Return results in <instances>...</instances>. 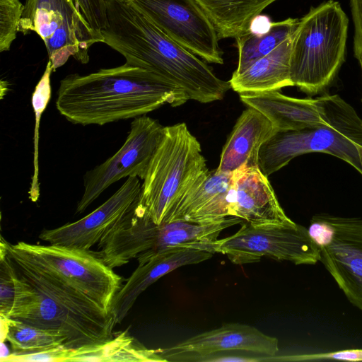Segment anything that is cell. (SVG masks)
<instances>
[{
    "instance_id": "2e32d148",
    "label": "cell",
    "mask_w": 362,
    "mask_h": 362,
    "mask_svg": "<svg viewBox=\"0 0 362 362\" xmlns=\"http://www.w3.org/2000/svg\"><path fill=\"white\" fill-rule=\"evenodd\" d=\"M213 243L169 248L138 267L115 294L110 308L116 324L127 316L138 297L164 275L182 266L198 264L214 256Z\"/></svg>"
},
{
    "instance_id": "d6a6232c",
    "label": "cell",
    "mask_w": 362,
    "mask_h": 362,
    "mask_svg": "<svg viewBox=\"0 0 362 362\" xmlns=\"http://www.w3.org/2000/svg\"><path fill=\"white\" fill-rule=\"evenodd\" d=\"M10 318L0 315V341H6L9 331Z\"/></svg>"
},
{
    "instance_id": "7c38bea8",
    "label": "cell",
    "mask_w": 362,
    "mask_h": 362,
    "mask_svg": "<svg viewBox=\"0 0 362 362\" xmlns=\"http://www.w3.org/2000/svg\"><path fill=\"white\" fill-rule=\"evenodd\" d=\"M164 127L146 115L134 118L122 147L105 162L83 176V193L76 214L83 213L107 187L119 180H144L150 161L162 138Z\"/></svg>"
},
{
    "instance_id": "1f68e13d",
    "label": "cell",
    "mask_w": 362,
    "mask_h": 362,
    "mask_svg": "<svg viewBox=\"0 0 362 362\" xmlns=\"http://www.w3.org/2000/svg\"><path fill=\"white\" fill-rule=\"evenodd\" d=\"M350 8L354 26V54L362 59V0H350Z\"/></svg>"
},
{
    "instance_id": "4dcf8cb0",
    "label": "cell",
    "mask_w": 362,
    "mask_h": 362,
    "mask_svg": "<svg viewBox=\"0 0 362 362\" xmlns=\"http://www.w3.org/2000/svg\"><path fill=\"white\" fill-rule=\"evenodd\" d=\"M296 359L297 361L325 359L362 361V349H345L318 354H298L296 356Z\"/></svg>"
},
{
    "instance_id": "6da1fadb",
    "label": "cell",
    "mask_w": 362,
    "mask_h": 362,
    "mask_svg": "<svg viewBox=\"0 0 362 362\" xmlns=\"http://www.w3.org/2000/svg\"><path fill=\"white\" fill-rule=\"evenodd\" d=\"M189 100L186 93L159 75L124 64L86 75H67L60 81L56 107L72 124L102 126Z\"/></svg>"
},
{
    "instance_id": "e0dca14e",
    "label": "cell",
    "mask_w": 362,
    "mask_h": 362,
    "mask_svg": "<svg viewBox=\"0 0 362 362\" xmlns=\"http://www.w3.org/2000/svg\"><path fill=\"white\" fill-rule=\"evenodd\" d=\"M228 216L257 224L292 221L281 208L267 176L259 166H243L233 173Z\"/></svg>"
},
{
    "instance_id": "d6986e66",
    "label": "cell",
    "mask_w": 362,
    "mask_h": 362,
    "mask_svg": "<svg viewBox=\"0 0 362 362\" xmlns=\"http://www.w3.org/2000/svg\"><path fill=\"white\" fill-rule=\"evenodd\" d=\"M277 132L264 114L248 107L237 119L223 147L216 170L233 173L243 166H259L261 146Z\"/></svg>"
},
{
    "instance_id": "cb8c5ba5",
    "label": "cell",
    "mask_w": 362,
    "mask_h": 362,
    "mask_svg": "<svg viewBox=\"0 0 362 362\" xmlns=\"http://www.w3.org/2000/svg\"><path fill=\"white\" fill-rule=\"evenodd\" d=\"M298 23V18H288L272 22L268 30L264 33H256L250 30L235 38L238 63L233 74L242 73L255 62L273 51L294 33Z\"/></svg>"
},
{
    "instance_id": "83f0119b",
    "label": "cell",
    "mask_w": 362,
    "mask_h": 362,
    "mask_svg": "<svg viewBox=\"0 0 362 362\" xmlns=\"http://www.w3.org/2000/svg\"><path fill=\"white\" fill-rule=\"evenodd\" d=\"M14 268L8 257L0 256V315L8 318L14 300Z\"/></svg>"
},
{
    "instance_id": "ba28073f",
    "label": "cell",
    "mask_w": 362,
    "mask_h": 362,
    "mask_svg": "<svg viewBox=\"0 0 362 362\" xmlns=\"http://www.w3.org/2000/svg\"><path fill=\"white\" fill-rule=\"evenodd\" d=\"M5 246L12 262L65 283L110 312L122 278L95 253L52 244H11L6 240Z\"/></svg>"
},
{
    "instance_id": "ac0fdd59",
    "label": "cell",
    "mask_w": 362,
    "mask_h": 362,
    "mask_svg": "<svg viewBox=\"0 0 362 362\" xmlns=\"http://www.w3.org/2000/svg\"><path fill=\"white\" fill-rule=\"evenodd\" d=\"M233 173L206 170L187 189L169 210L163 223L187 221L216 222L228 216Z\"/></svg>"
},
{
    "instance_id": "484cf974",
    "label": "cell",
    "mask_w": 362,
    "mask_h": 362,
    "mask_svg": "<svg viewBox=\"0 0 362 362\" xmlns=\"http://www.w3.org/2000/svg\"><path fill=\"white\" fill-rule=\"evenodd\" d=\"M52 63L48 61L45 70L35 87L31 97V104L35 113L33 174L28 191L29 197L36 202L40 196L38 141L39 126L42 112L46 109L52 94L51 75L53 72Z\"/></svg>"
},
{
    "instance_id": "836d02e7",
    "label": "cell",
    "mask_w": 362,
    "mask_h": 362,
    "mask_svg": "<svg viewBox=\"0 0 362 362\" xmlns=\"http://www.w3.org/2000/svg\"><path fill=\"white\" fill-rule=\"evenodd\" d=\"M6 341H1L0 344V361L1 362H4L6 361V359L11 354L12 351L11 352L8 349V346L5 344Z\"/></svg>"
},
{
    "instance_id": "4316f807",
    "label": "cell",
    "mask_w": 362,
    "mask_h": 362,
    "mask_svg": "<svg viewBox=\"0 0 362 362\" xmlns=\"http://www.w3.org/2000/svg\"><path fill=\"white\" fill-rule=\"evenodd\" d=\"M24 5L20 0H0V52L8 51L19 32Z\"/></svg>"
},
{
    "instance_id": "5b68a950",
    "label": "cell",
    "mask_w": 362,
    "mask_h": 362,
    "mask_svg": "<svg viewBox=\"0 0 362 362\" xmlns=\"http://www.w3.org/2000/svg\"><path fill=\"white\" fill-rule=\"evenodd\" d=\"M244 221L235 216L216 222L175 221L156 224L137 207V203L101 238L95 254L115 269L136 258L141 264L173 247L206 245L221 233Z\"/></svg>"
},
{
    "instance_id": "9c48e42d",
    "label": "cell",
    "mask_w": 362,
    "mask_h": 362,
    "mask_svg": "<svg viewBox=\"0 0 362 362\" xmlns=\"http://www.w3.org/2000/svg\"><path fill=\"white\" fill-rule=\"evenodd\" d=\"M18 31L23 35L35 32L40 37L54 71L71 57L88 63L90 47L103 42L72 0H25Z\"/></svg>"
},
{
    "instance_id": "9a60e30c",
    "label": "cell",
    "mask_w": 362,
    "mask_h": 362,
    "mask_svg": "<svg viewBox=\"0 0 362 362\" xmlns=\"http://www.w3.org/2000/svg\"><path fill=\"white\" fill-rule=\"evenodd\" d=\"M159 350L167 361H197L214 353L230 351L274 356L279 351V341L253 326L226 323Z\"/></svg>"
},
{
    "instance_id": "603a6c76",
    "label": "cell",
    "mask_w": 362,
    "mask_h": 362,
    "mask_svg": "<svg viewBox=\"0 0 362 362\" xmlns=\"http://www.w3.org/2000/svg\"><path fill=\"white\" fill-rule=\"evenodd\" d=\"M73 361H167L160 350L149 349L125 330L100 344L72 349L68 362Z\"/></svg>"
},
{
    "instance_id": "f546056e",
    "label": "cell",
    "mask_w": 362,
    "mask_h": 362,
    "mask_svg": "<svg viewBox=\"0 0 362 362\" xmlns=\"http://www.w3.org/2000/svg\"><path fill=\"white\" fill-rule=\"evenodd\" d=\"M71 349L63 345L40 351L17 354L12 352L6 362H68Z\"/></svg>"
},
{
    "instance_id": "52a82bcc",
    "label": "cell",
    "mask_w": 362,
    "mask_h": 362,
    "mask_svg": "<svg viewBox=\"0 0 362 362\" xmlns=\"http://www.w3.org/2000/svg\"><path fill=\"white\" fill-rule=\"evenodd\" d=\"M208 170L201 144L186 124L165 127L143 180L137 207L155 223H162L174 204Z\"/></svg>"
},
{
    "instance_id": "d4e9b609",
    "label": "cell",
    "mask_w": 362,
    "mask_h": 362,
    "mask_svg": "<svg viewBox=\"0 0 362 362\" xmlns=\"http://www.w3.org/2000/svg\"><path fill=\"white\" fill-rule=\"evenodd\" d=\"M13 353L40 351L64 344L65 337L59 332L40 328L25 322L10 319L6 337Z\"/></svg>"
},
{
    "instance_id": "277c9868",
    "label": "cell",
    "mask_w": 362,
    "mask_h": 362,
    "mask_svg": "<svg viewBox=\"0 0 362 362\" xmlns=\"http://www.w3.org/2000/svg\"><path fill=\"white\" fill-rule=\"evenodd\" d=\"M324 122L298 130L277 132L262 144L259 168L269 176L294 158L320 152L337 157L360 173L358 146H362V119L354 109L338 95L317 97Z\"/></svg>"
},
{
    "instance_id": "30bf717a",
    "label": "cell",
    "mask_w": 362,
    "mask_h": 362,
    "mask_svg": "<svg viewBox=\"0 0 362 362\" xmlns=\"http://www.w3.org/2000/svg\"><path fill=\"white\" fill-rule=\"evenodd\" d=\"M213 249L240 265L259 262L262 257L296 265L315 264L320 259L319 247L308 228L293 221L259 224L245 221L234 234L216 240Z\"/></svg>"
},
{
    "instance_id": "8fae6325",
    "label": "cell",
    "mask_w": 362,
    "mask_h": 362,
    "mask_svg": "<svg viewBox=\"0 0 362 362\" xmlns=\"http://www.w3.org/2000/svg\"><path fill=\"white\" fill-rule=\"evenodd\" d=\"M308 230L319 247L320 262L362 311V218L317 214Z\"/></svg>"
},
{
    "instance_id": "8992f818",
    "label": "cell",
    "mask_w": 362,
    "mask_h": 362,
    "mask_svg": "<svg viewBox=\"0 0 362 362\" xmlns=\"http://www.w3.org/2000/svg\"><path fill=\"white\" fill-rule=\"evenodd\" d=\"M349 19L334 0L310 7L293 33L291 78L309 96L324 92L345 60Z\"/></svg>"
},
{
    "instance_id": "7a4b0ae2",
    "label": "cell",
    "mask_w": 362,
    "mask_h": 362,
    "mask_svg": "<svg viewBox=\"0 0 362 362\" xmlns=\"http://www.w3.org/2000/svg\"><path fill=\"white\" fill-rule=\"evenodd\" d=\"M103 42L121 54L125 64L152 71L188 95L207 103L223 99L229 81L219 78L198 56L174 41L126 0H105Z\"/></svg>"
},
{
    "instance_id": "3957f363",
    "label": "cell",
    "mask_w": 362,
    "mask_h": 362,
    "mask_svg": "<svg viewBox=\"0 0 362 362\" xmlns=\"http://www.w3.org/2000/svg\"><path fill=\"white\" fill-rule=\"evenodd\" d=\"M9 260L37 292L35 306L19 321L59 332L65 337L64 346L71 349L98 345L114 337L116 323L110 312L65 283Z\"/></svg>"
},
{
    "instance_id": "44dd1931",
    "label": "cell",
    "mask_w": 362,
    "mask_h": 362,
    "mask_svg": "<svg viewBox=\"0 0 362 362\" xmlns=\"http://www.w3.org/2000/svg\"><path fill=\"white\" fill-rule=\"evenodd\" d=\"M293 37V33L242 73L233 74L228 81L230 88L238 94H243L279 90L293 86L290 72Z\"/></svg>"
},
{
    "instance_id": "4fadbf2b",
    "label": "cell",
    "mask_w": 362,
    "mask_h": 362,
    "mask_svg": "<svg viewBox=\"0 0 362 362\" xmlns=\"http://www.w3.org/2000/svg\"><path fill=\"white\" fill-rule=\"evenodd\" d=\"M174 41L209 63L223 64L215 28L194 0H126Z\"/></svg>"
},
{
    "instance_id": "e575fe53",
    "label": "cell",
    "mask_w": 362,
    "mask_h": 362,
    "mask_svg": "<svg viewBox=\"0 0 362 362\" xmlns=\"http://www.w3.org/2000/svg\"><path fill=\"white\" fill-rule=\"evenodd\" d=\"M358 150L359 153L360 160H361V174L362 175V146H358Z\"/></svg>"
},
{
    "instance_id": "d590c367",
    "label": "cell",
    "mask_w": 362,
    "mask_h": 362,
    "mask_svg": "<svg viewBox=\"0 0 362 362\" xmlns=\"http://www.w3.org/2000/svg\"><path fill=\"white\" fill-rule=\"evenodd\" d=\"M358 62H359V64H360V65H361V71H362V59H360V60H358Z\"/></svg>"
},
{
    "instance_id": "5bb4252c",
    "label": "cell",
    "mask_w": 362,
    "mask_h": 362,
    "mask_svg": "<svg viewBox=\"0 0 362 362\" xmlns=\"http://www.w3.org/2000/svg\"><path fill=\"white\" fill-rule=\"evenodd\" d=\"M141 184L138 177H129L103 204L73 223L44 229L39 238L49 244L89 250L138 202Z\"/></svg>"
},
{
    "instance_id": "7402d4cb",
    "label": "cell",
    "mask_w": 362,
    "mask_h": 362,
    "mask_svg": "<svg viewBox=\"0 0 362 362\" xmlns=\"http://www.w3.org/2000/svg\"><path fill=\"white\" fill-rule=\"evenodd\" d=\"M216 29L219 40L237 38L251 30L254 21L277 0H194Z\"/></svg>"
},
{
    "instance_id": "f1b7e54d",
    "label": "cell",
    "mask_w": 362,
    "mask_h": 362,
    "mask_svg": "<svg viewBox=\"0 0 362 362\" xmlns=\"http://www.w3.org/2000/svg\"><path fill=\"white\" fill-rule=\"evenodd\" d=\"M93 31L103 38L101 31L107 25L105 0H72Z\"/></svg>"
},
{
    "instance_id": "ffe728a7",
    "label": "cell",
    "mask_w": 362,
    "mask_h": 362,
    "mask_svg": "<svg viewBox=\"0 0 362 362\" xmlns=\"http://www.w3.org/2000/svg\"><path fill=\"white\" fill-rule=\"evenodd\" d=\"M239 95L244 104L264 114L278 132L298 130L324 122L317 98H296L279 90Z\"/></svg>"
}]
</instances>
